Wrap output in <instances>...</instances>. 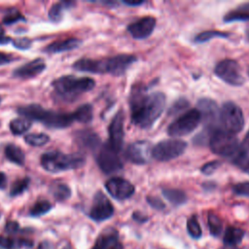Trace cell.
I'll use <instances>...</instances> for the list:
<instances>
[{
	"instance_id": "cell-1",
	"label": "cell",
	"mask_w": 249,
	"mask_h": 249,
	"mask_svg": "<svg viewBox=\"0 0 249 249\" xmlns=\"http://www.w3.org/2000/svg\"><path fill=\"white\" fill-rule=\"evenodd\" d=\"M128 100L132 123L141 128H149L162 114L166 97L159 91L148 94L146 87L135 85Z\"/></svg>"
},
{
	"instance_id": "cell-2",
	"label": "cell",
	"mask_w": 249,
	"mask_h": 249,
	"mask_svg": "<svg viewBox=\"0 0 249 249\" xmlns=\"http://www.w3.org/2000/svg\"><path fill=\"white\" fill-rule=\"evenodd\" d=\"M137 60V57L132 54H117L115 56L92 59L80 58L76 60L72 67L80 72H88L92 74H111L113 76H121Z\"/></svg>"
},
{
	"instance_id": "cell-3",
	"label": "cell",
	"mask_w": 249,
	"mask_h": 249,
	"mask_svg": "<svg viewBox=\"0 0 249 249\" xmlns=\"http://www.w3.org/2000/svg\"><path fill=\"white\" fill-rule=\"evenodd\" d=\"M18 113L29 121H36L50 128H65L70 126L76 118L74 112H58L45 109L39 104H28L18 108Z\"/></svg>"
},
{
	"instance_id": "cell-4",
	"label": "cell",
	"mask_w": 249,
	"mask_h": 249,
	"mask_svg": "<svg viewBox=\"0 0 249 249\" xmlns=\"http://www.w3.org/2000/svg\"><path fill=\"white\" fill-rule=\"evenodd\" d=\"M95 86V81L89 77H76L64 75L53 81L52 87L57 98L63 101L72 102L81 94L91 90Z\"/></svg>"
},
{
	"instance_id": "cell-5",
	"label": "cell",
	"mask_w": 249,
	"mask_h": 249,
	"mask_svg": "<svg viewBox=\"0 0 249 249\" xmlns=\"http://www.w3.org/2000/svg\"><path fill=\"white\" fill-rule=\"evenodd\" d=\"M85 163L86 158L80 153L65 154L54 150L43 153L40 158L41 166L51 173L77 169L84 166Z\"/></svg>"
},
{
	"instance_id": "cell-6",
	"label": "cell",
	"mask_w": 249,
	"mask_h": 249,
	"mask_svg": "<svg viewBox=\"0 0 249 249\" xmlns=\"http://www.w3.org/2000/svg\"><path fill=\"white\" fill-rule=\"evenodd\" d=\"M208 144L214 154L231 160L235 158L244 149L238 142L235 135L226 132L220 128L212 131Z\"/></svg>"
},
{
	"instance_id": "cell-7",
	"label": "cell",
	"mask_w": 249,
	"mask_h": 249,
	"mask_svg": "<svg viewBox=\"0 0 249 249\" xmlns=\"http://www.w3.org/2000/svg\"><path fill=\"white\" fill-rule=\"evenodd\" d=\"M222 130L236 135L243 129L244 117L242 110L232 101H227L222 105L219 114Z\"/></svg>"
},
{
	"instance_id": "cell-8",
	"label": "cell",
	"mask_w": 249,
	"mask_h": 249,
	"mask_svg": "<svg viewBox=\"0 0 249 249\" xmlns=\"http://www.w3.org/2000/svg\"><path fill=\"white\" fill-rule=\"evenodd\" d=\"M187 148V143L179 139L162 140L152 147L151 156L158 161H168L181 156Z\"/></svg>"
},
{
	"instance_id": "cell-9",
	"label": "cell",
	"mask_w": 249,
	"mask_h": 249,
	"mask_svg": "<svg viewBox=\"0 0 249 249\" xmlns=\"http://www.w3.org/2000/svg\"><path fill=\"white\" fill-rule=\"evenodd\" d=\"M200 121L201 118L197 109H191L169 124L167 134L173 137L187 135L197 127Z\"/></svg>"
},
{
	"instance_id": "cell-10",
	"label": "cell",
	"mask_w": 249,
	"mask_h": 249,
	"mask_svg": "<svg viewBox=\"0 0 249 249\" xmlns=\"http://www.w3.org/2000/svg\"><path fill=\"white\" fill-rule=\"evenodd\" d=\"M214 74L226 84L233 87H240L244 84L240 66L233 59L227 58L219 61L214 68Z\"/></svg>"
},
{
	"instance_id": "cell-11",
	"label": "cell",
	"mask_w": 249,
	"mask_h": 249,
	"mask_svg": "<svg viewBox=\"0 0 249 249\" xmlns=\"http://www.w3.org/2000/svg\"><path fill=\"white\" fill-rule=\"evenodd\" d=\"M96 162L98 167L105 174L117 173L122 170L124 166L119 153L115 151L108 142L102 144L97 150Z\"/></svg>"
},
{
	"instance_id": "cell-12",
	"label": "cell",
	"mask_w": 249,
	"mask_h": 249,
	"mask_svg": "<svg viewBox=\"0 0 249 249\" xmlns=\"http://www.w3.org/2000/svg\"><path fill=\"white\" fill-rule=\"evenodd\" d=\"M113 214L114 206L109 198L101 191L96 192L89 212V218L95 222H103L110 219Z\"/></svg>"
},
{
	"instance_id": "cell-13",
	"label": "cell",
	"mask_w": 249,
	"mask_h": 249,
	"mask_svg": "<svg viewBox=\"0 0 249 249\" xmlns=\"http://www.w3.org/2000/svg\"><path fill=\"white\" fill-rule=\"evenodd\" d=\"M197 111L200 114L202 123L205 125V129L213 131L217 129L216 124L219 121L220 109L218 108L217 103L210 98H200L197 101Z\"/></svg>"
},
{
	"instance_id": "cell-14",
	"label": "cell",
	"mask_w": 249,
	"mask_h": 249,
	"mask_svg": "<svg viewBox=\"0 0 249 249\" xmlns=\"http://www.w3.org/2000/svg\"><path fill=\"white\" fill-rule=\"evenodd\" d=\"M105 189L108 194L117 200H124L131 197L135 192L134 186L121 177H113L106 181Z\"/></svg>"
},
{
	"instance_id": "cell-15",
	"label": "cell",
	"mask_w": 249,
	"mask_h": 249,
	"mask_svg": "<svg viewBox=\"0 0 249 249\" xmlns=\"http://www.w3.org/2000/svg\"><path fill=\"white\" fill-rule=\"evenodd\" d=\"M152 147L150 142L146 140H140L130 143L124 153L127 160L134 164H146L151 156Z\"/></svg>"
},
{
	"instance_id": "cell-16",
	"label": "cell",
	"mask_w": 249,
	"mask_h": 249,
	"mask_svg": "<svg viewBox=\"0 0 249 249\" xmlns=\"http://www.w3.org/2000/svg\"><path fill=\"white\" fill-rule=\"evenodd\" d=\"M124 115L123 110H120L112 119L108 131H109V145L118 153L122 150L124 137Z\"/></svg>"
},
{
	"instance_id": "cell-17",
	"label": "cell",
	"mask_w": 249,
	"mask_h": 249,
	"mask_svg": "<svg viewBox=\"0 0 249 249\" xmlns=\"http://www.w3.org/2000/svg\"><path fill=\"white\" fill-rule=\"evenodd\" d=\"M91 249H124L119 232L112 227L105 228L96 237Z\"/></svg>"
},
{
	"instance_id": "cell-18",
	"label": "cell",
	"mask_w": 249,
	"mask_h": 249,
	"mask_svg": "<svg viewBox=\"0 0 249 249\" xmlns=\"http://www.w3.org/2000/svg\"><path fill=\"white\" fill-rule=\"evenodd\" d=\"M156 27V18L151 16L143 17L127 26V31L132 38L142 40L148 38Z\"/></svg>"
},
{
	"instance_id": "cell-19",
	"label": "cell",
	"mask_w": 249,
	"mask_h": 249,
	"mask_svg": "<svg viewBox=\"0 0 249 249\" xmlns=\"http://www.w3.org/2000/svg\"><path fill=\"white\" fill-rule=\"evenodd\" d=\"M45 69V60L41 57H38L16 68L13 71V77L18 79H31L41 74Z\"/></svg>"
},
{
	"instance_id": "cell-20",
	"label": "cell",
	"mask_w": 249,
	"mask_h": 249,
	"mask_svg": "<svg viewBox=\"0 0 249 249\" xmlns=\"http://www.w3.org/2000/svg\"><path fill=\"white\" fill-rule=\"evenodd\" d=\"M77 143L84 149L89 151H97L102 145L99 136L92 130H81L76 134Z\"/></svg>"
},
{
	"instance_id": "cell-21",
	"label": "cell",
	"mask_w": 249,
	"mask_h": 249,
	"mask_svg": "<svg viewBox=\"0 0 249 249\" xmlns=\"http://www.w3.org/2000/svg\"><path fill=\"white\" fill-rule=\"evenodd\" d=\"M82 40L77 38H67L64 40H57L51 44H49L45 49L44 52L48 53H59L68 51L75 50L82 45Z\"/></svg>"
},
{
	"instance_id": "cell-22",
	"label": "cell",
	"mask_w": 249,
	"mask_h": 249,
	"mask_svg": "<svg viewBox=\"0 0 249 249\" xmlns=\"http://www.w3.org/2000/svg\"><path fill=\"white\" fill-rule=\"evenodd\" d=\"M223 20L227 23L233 21H249V2L241 4L235 9L228 12L224 16Z\"/></svg>"
},
{
	"instance_id": "cell-23",
	"label": "cell",
	"mask_w": 249,
	"mask_h": 249,
	"mask_svg": "<svg viewBox=\"0 0 249 249\" xmlns=\"http://www.w3.org/2000/svg\"><path fill=\"white\" fill-rule=\"evenodd\" d=\"M50 193L57 201H64L71 196V189L66 183L60 180L52 182L50 185Z\"/></svg>"
},
{
	"instance_id": "cell-24",
	"label": "cell",
	"mask_w": 249,
	"mask_h": 249,
	"mask_svg": "<svg viewBox=\"0 0 249 249\" xmlns=\"http://www.w3.org/2000/svg\"><path fill=\"white\" fill-rule=\"evenodd\" d=\"M244 235L245 231L242 229L234 226H229L227 227L223 235L224 244L230 246H236L242 241Z\"/></svg>"
},
{
	"instance_id": "cell-25",
	"label": "cell",
	"mask_w": 249,
	"mask_h": 249,
	"mask_svg": "<svg viewBox=\"0 0 249 249\" xmlns=\"http://www.w3.org/2000/svg\"><path fill=\"white\" fill-rule=\"evenodd\" d=\"M4 154L7 160H10L11 162L19 166L24 165L25 155H24V152L18 146L15 144L6 145L4 149Z\"/></svg>"
},
{
	"instance_id": "cell-26",
	"label": "cell",
	"mask_w": 249,
	"mask_h": 249,
	"mask_svg": "<svg viewBox=\"0 0 249 249\" xmlns=\"http://www.w3.org/2000/svg\"><path fill=\"white\" fill-rule=\"evenodd\" d=\"M161 194L174 206L183 205L188 200L187 195L179 189L164 188V189L161 190Z\"/></svg>"
},
{
	"instance_id": "cell-27",
	"label": "cell",
	"mask_w": 249,
	"mask_h": 249,
	"mask_svg": "<svg viewBox=\"0 0 249 249\" xmlns=\"http://www.w3.org/2000/svg\"><path fill=\"white\" fill-rule=\"evenodd\" d=\"M33 242L26 238L20 237H10V236H3L0 235V247L6 249H13V248H29L32 247Z\"/></svg>"
},
{
	"instance_id": "cell-28",
	"label": "cell",
	"mask_w": 249,
	"mask_h": 249,
	"mask_svg": "<svg viewBox=\"0 0 249 249\" xmlns=\"http://www.w3.org/2000/svg\"><path fill=\"white\" fill-rule=\"evenodd\" d=\"M32 126L31 121L25 118H17L10 122L9 127L14 135H21L28 131Z\"/></svg>"
},
{
	"instance_id": "cell-29",
	"label": "cell",
	"mask_w": 249,
	"mask_h": 249,
	"mask_svg": "<svg viewBox=\"0 0 249 249\" xmlns=\"http://www.w3.org/2000/svg\"><path fill=\"white\" fill-rule=\"evenodd\" d=\"M73 2H58L53 4L51 9L49 10V18L53 22H59L63 18V12L66 9H69L71 5H73Z\"/></svg>"
},
{
	"instance_id": "cell-30",
	"label": "cell",
	"mask_w": 249,
	"mask_h": 249,
	"mask_svg": "<svg viewBox=\"0 0 249 249\" xmlns=\"http://www.w3.org/2000/svg\"><path fill=\"white\" fill-rule=\"evenodd\" d=\"M74 115L76 118V122L82 124H89L92 121L93 118V110L90 104H83L79 106L75 111Z\"/></svg>"
},
{
	"instance_id": "cell-31",
	"label": "cell",
	"mask_w": 249,
	"mask_h": 249,
	"mask_svg": "<svg viewBox=\"0 0 249 249\" xmlns=\"http://www.w3.org/2000/svg\"><path fill=\"white\" fill-rule=\"evenodd\" d=\"M207 223H208L210 234L215 237L220 236L223 231L222 219L217 214L210 211L207 214Z\"/></svg>"
},
{
	"instance_id": "cell-32",
	"label": "cell",
	"mask_w": 249,
	"mask_h": 249,
	"mask_svg": "<svg viewBox=\"0 0 249 249\" xmlns=\"http://www.w3.org/2000/svg\"><path fill=\"white\" fill-rule=\"evenodd\" d=\"M231 34L229 32L225 31H219V30H207V31H202L198 33L194 41L196 43H205L207 41H210L213 38H229Z\"/></svg>"
},
{
	"instance_id": "cell-33",
	"label": "cell",
	"mask_w": 249,
	"mask_h": 249,
	"mask_svg": "<svg viewBox=\"0 0 249 249\" xmlns=\"http://www.w3.org/2000/svg\"><path fill=\"white\" fill-rule=\"evenodd\" d=\"M26 144L33 147H41L50 141V136L46 133H29L24 136Z\"/></svg>"
},
{
	"instance_id": "cell-34",
	"label": "cell",
	"mask_w": 249,
	"mask_h": 249,
	"mask_svg": "<svg viewBox=\"0 0 249 249\" xmlns=\"http://www.w3.org/2000/svg\"><path fill=\"white\" fill-rule=\"evenodd\" d=\"M52 209V204L50 201L46 199L37 200L32 207L30 208L29 214L32 217H40L46 213H48Z\"/></svg>"
},
{
	"instance_id": "cell-35",
	"label": "cell",
	"mask_w": 249,
	"mask_h": 249,
	"mask_svg": "<svg viewBox=\"0 0 249 249\" xmlns=\"http://www.w3.org/2000/svg\"><path fill=\"white\" fill-rule=\"evenodd\" d=\"M231 161L239 169L249 175V152L246 149H243L235 158L231 160Z\"/></svg>"
},
{
	"instance_id": "cell-36",
	"label": "cell",
	"mask_w": 249,
	"mask_h": 249,
	"mask_svg": "<svg viewBox=\"0 0 249 249\" xmlns=\"http://www.w3.org/2000/svg\"><path fill=\"white\" fill-rule=\"evenodd\" d=\"M30 184V178L29 177H24L21 179H18L15 181L10 189V196H17L24 193Z\"/></svg>"
},
{
	"instance_id": "cell-37",
	"label": "cell",
	"mask_w": 249,
	"mask_h": 249,
	"mask_svg": "<svg viewBox=\"0 0 249 249\" xmlns=\"http://www.w3.org/2000/svg\"><path fill=\"white\" fill-rule=\"evenodd\" d=\"M187 231L189 234L195 239L201 237L202 231L196 215H192L191 217H189L187 221Z\"/></svg>"
},
{
	"instance_id": "cell-38",
	"label": "cell",
	"mask_w": 249,
	"mask_h": 249,
	"mask_svg": "<svg viewBox=\"0 0 249 249\" xmlns=\"http://www.w3.org/2000/svg\"><path fill=\"white\" fill-rule=\"evenodd\" d=\"M23 20L25 21V18L22 16V14L16 8H12L10 9L7 14L4 16L2 21L4 24L6 25H12L18 21Z\"/></svg>"
},
{
	"instance_id": "cell-39",
	"label": "cell",
	"mask_w": 249,
	"mask_h": 249,
	"mask_svg": "<svg viewBox=\"0 0 249 249\" xmlns=\"http://www.w3.org/2000/svg\"><path fill=\"white\" fill-rule=\"evenodd\" d=\"M188 107H189L188 99H186V98H179L168 109V115L169 116H175L178 113L184 111Z\"/></svg>"
},
{
	"instance_id": "cell-40",
	"label": "cell",
	"mask_w": 249,
	"mask_h": 249,
	"mask_svg": "<svg viewBox=\"0 0 249 249\" xmlns=\"http://www.w3.org/2000/svg\"><path fill=\"white\" fill-rule=\"evenodd\" d=\"M232 192L234 195L239 196L249 197V182H240L232 187Z\"/></svg>"
},
{
	"instance_id": "cell-41",
	"label": "cell",
	"mask_w": 249,
	"mask_h": 249,
	"mask_svg": "<svg viewBox=\"0 0 249 249\" xmlns=\"http://www.w3.org/2000/svg\"><path fill=\"white\" fill-rule=\"evenodd\" d=\"M221 164H222V162L220 160H212V161H209V162L203 164L200 167V171L204 175H211L221 166Z\"/></svg>"
},
{
	"instance_id": "cell-42",
	"label": "cell",
	"mask_w": 249,
	"mask_h": 249,
	"mask_svg": "<svg viewBox=\"0 0 249 249\" xmlns=\"http://www.w3.org/2000/svg\"><path fill=\"white\" fill-rule=\"evenodd\" d=\"M13 46L16 48V49H18V50H28L30 47H31V44H32V41L29 39V38H26V37H23V38H17V39H12V42Z\"/></svg>"
},
{
	"instance_id": "cell-43",
	"label": "cell",
	"mask_w": 249,
	"mask_h": 249,
	"mask_svg": "<svg viewBox=\"0 0 249 249\" xmlns=\"http://www.w3.org/2000/svg\"><path fill=\"white\" fill-rule=\"evenodd\" d=\"M146 200L149 203V205L152 206L156 210H163L165 208L164 202L160 198H159L157 196H147Z\"/></svg>"
},
{
	"instance_id": "cell-44",
	"label": "cell",
	"mask_w": 249,
	"mask_h": 249,
	"mask_svg": "<svg viewBox=\"0 0 249 249\" xmlns=\"http://www.w3.org/2000/svg\"><path fill=\"white\" fill-rule=\"evenodd\" d=\"M5 230L7 232H10V233H15L17 232L18 230H19V226L18 224V222H15V221H11V222H8L5 226Z\"/></svg>"
},
{
	"instance_id": "cell-45",
	"label": "cell",
	"mask_w": 249,
	"mask_h": 249,
	"mask_svg": "<svg viewBox=\"0 0 249 249\" xmlns=\"http://www.w3.org/2000/svg\"><path fill=\"white\" fill-rule=\"evenodd\" d=\"M11 42H12V38L5 34V30L3 26L0 24V45H6Z\"/></svg>"
},
{
	"instance_id": "cell-46",
	"label": "cell",
	"mask_w": 249,
	"mask_h": 249,
	"mask_svg": "<svg viewBox=\"0 0 249 249\" xmlns=\"http://www.w3.org/2000/svg\"><path fill=\"white\" fill-rule=\"evenodd\" d=\"M132 218H133V220H135V221H136V222H138V223H145V222H147V221H148V217H147V216H145L144 214H142V213L138 212V211L133 212V214H132Z\"/></svg>"
},
{
	"instance_id": "cell-47",
	"label": "cell",
	"mask_w": 249,
	"mask_h": 249,
	"mask_svg": "<svg viewBox=\"0 0 249 249\" xmlns=\"http://www.w3.org/2000/svg\"><path fill=\"white\" fill-rule=\"evenodd\" d=\"M12 60H13V56L11 54L0 53V66L10 63Z\"/></svg>"
},
{
	"instance_id": "cell-48",
	"label": "cell",
	"mask_w": 249,
	"mask_h": 249,
	"mask_svg": "<svg viewBox=\"0 0 249 249\" xmlns=\"http://www.w3.org/2000/svg\"><path fill=\"white\" fill-rule=\"evenodd\" d=\"M123 4H124L125 6H129V7H136V6H140L144 3V1H122Z\"/></svg>"
},
{
	"instance_id": "cell-49",
	"label": "cell",
	"mask_w": 249,
	"mask_h": 249,
	"mask_svg": "<svg viewBox=\"0 0 249 249\" xmlns=\"http://www.w3.org/2000/svg\"><path fill=\"white\" fill-rule=\"evenodd\" d=\"M7 177L3 172H0V189H4L6 187Z\"/></svg>"
},
{
	"instance_id": "cell-50",
	"label": "cell",
	"mask_w": 249,
	"mask_h": 249,
	"mask_svg": "<svg viewBox=\"0 0 249 249\" xmlns=\"http://www.w3.org/2000/svg\"><path fill=\"white\" fill-rule=\"evenodd\" d=\"M202 187L204 190L206 191H210V190H213L215 188V184L213 182H205L202 184Z\"/></svg>"
},
{
	"instance_id": "cell-51",
	"label": "cell",
	"mask_w": 249,
	"mask_h": 249,
	"mask_svg": "<svg viewBox=\"0 0 249 249\" xmlns=\"http://www.w3.org/2000/svg\"><path fill=\"white\" fill-rule=\"evenodd\" d=\"M241 145H242V147L244 149H246L248 151V149H249V131L247 132L246 136L244 137V141H243V143Z\"/></svg>"
},
{
	"instance_id": "cell-52",
	"label": "cell",
	"mask_w": 249,
	"mask_h": 249,
	"mask_svg": "<svg viewBox=\"0 0 249 249\" xmlns=\"http://www.w3.org/2000/svg\"><path fill=\"white\" fill-rule=\"evenodd\" d=\"M219 249H239L237 246H230V245H224L223 247Z\"/></svg>"
},
{
	"instance_id": "cell-53",
	"label": "cell",
	"mask_w": 249,
	"mask_h": 249,
	"mask_svg": "<svg viewBox=\"0 0 249 249\" xmlns=\"http://www.w3.org/2000/svg\"><path fill=\"white\" fill-rule=\"evenodd\" d=\"M62 249H72V247L70 245H65Z\"/></svg>"
},
{
	"instance_id": "cell-54",
	"label": "cell",
	"mask_w": 249,
	"mask_h": 249,
	"mask_svg": "<svg viewBox=\"0 0 249 249\" xmlns=\"http://www.w3.org/2000/svg\"><path fill=\"white\" fill-rule=\"evenodd\" d=\"M0 104H1V96H0Z\"/></svg>"
},
{
	"instance_id": "cell-55",
	"label": "cell",
	"mask_w": 249,
	"mask_h": 249,
	"mask_svg": "<svg viewBox=\"0 0 249 249\" xmlns=\"http://www.w3.org/2000/svg\"><path fill=\"white\" fill-rule=\"evenodd\" d=\"M248 38H249V31H248Z\"/></svg>"
},
{
	"instance_id": "cell-56",
	"label": "cell",
	"mask_w": 249,
	"mask_h": 249,
	"mask_svg": "<svg viewBox=\"0 0 249 249\" xmlns=\"http://www.w3.org/2000/svg\"><path fill=\"white\" fill-rule=\"evenodd\" d=\"M248 74H249V70H248Z\"/></svg>"
},
{
	"instance_id": "cell-57",
	"label": "cell",
	"mask_w": 249,
	"mask_h": 249,
	"mask_svg": "<svg viewBox=\"0 0 249 249\" xmlns=\"http://www.w3.org/2000/svg\"><path fill=\"white\" fill-rule=\"evenodd\" d=\"M0 217H1V214H0Z\"/></svg>"
}]
</instances>
